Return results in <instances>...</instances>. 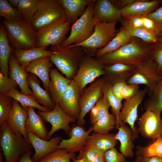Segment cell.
Wrapping results in <instances>:
<instances>
[{"label":"cell","instance_id":"cell-1","mask_svg":"<svg viewBox=\"0 0 162 162\" xmlns=\"http://www.w3.org/2000/svg\"><path fill=\"white\" fill-rule=\"evenodd\" d=\"M150 44L134 38L130 42L117 50L97 59L104 65L123 63L137 65L151 58Z\"/></svg>","mask_w":162,"mask_h":162},{"label":"cell","instance_id":"cell-2","mask_svg":"<svg viewBox=\"0 0 162 162\" xmlns=\"http://www.w3.org/2000/svg\"><path fill=\"white\" fill-rule=\"evenodd\" d=\"M52 54L49 56L52 63L62 74L70 80L76 75L85 53L80 46H51Z\"/></svg>","mask_w":162,"mask_h":162},{"label":"cell","instance_id":"cell-3","mask_svg":"<svg viewBox=\"0 0 162 162\" xmlns=\"http://www.w3.org/2000/svg\"><path fill=\"white\" fill-rule=\"evenodd\" d=\"M2 23L13 51L36 47V32L30 23L22 19L15 21L4 19Z\"/></svg>","mask_w":162,"mask_h":162},{"label":"cell","instance_id":"cell-4","mask_svg":"<svg viewBox=\"0 0 162 162\" xmlns=\"http://www.w3.org/2000/svg\"><path fill=\"white\" fill-rule=\"evenodd\" d=\"M0 126V151L2 152L5 162H17L22 154L33 147L21 133L13 132L7 122Z\"/></svg>","mask_w":162,"mask_h":162},{"label":"cell","instance_id":"cell-5","mask_svg":"<svg viewBox=\"0 0 162 162\" xmlns=\"http://www.w3.org/2000/svg\"><path fill=\"white\" fill-rule=\"evenodd\" d=\"M94 20L95 26L94 32L91 36L82 43L72 45L81 46L85 54L92 56L95 54L98 50L106 46L118 32L116 28L118 21L101 22L98 19Z\"/></svg>","mask_w":162,"mask_h":162},{"label":"cell","instance_id":"cell-6","mask_svg":"<svg viewBox=\"0 0 162 162\" xmlns=\"http://www.w3.org/2000/svg\"><path fill=\"white\" fill-rule=\"evenodd\" d=\"M65 16L60 0H39L38 11L30 23L37 32L55 24Z\"/></svg>","mask_w":162,"mask_h":162},{"label":"cell","instance_id":"cell-7","mask_svg":"<svg viewBox=\"0 0 162 162\" xmlns=\"http://www.w3.org/2000/svg\"><path fill=\"white\" fill-rule=\"evenodd\" d=\"M96 1L93 0L84 14L72 24L70 34L61 44L62 46L67 47L79 44L87 40L92 35L95 26L93 10Z\"/></svg>","mask_w":162,"mask_h":162},{"label":"cell","instance_id":"cell-8","mask_svg":"<svg viewBox=\"0 0 162 162\" xmlns=\"http://www.w3.org/2000/svg\"><path fill=\"white\" fill-rule=\"evenodd\" d=\"M71 24L66 16L55 24L36 32V47L61 45L66 39Z\"/></svg>","mask_w":162,"mask_h":162},{"label":"cell","instance_id":"cell-9","mask_svg":"<svg viewBox=\"0 0 162 162\" xmlns=\"http://www.w3.org/2000/svg\"><path fill=\"white\" fill-rule=\"evenodd\" d=\"M104 66L97 58L85 54L72 80L82 91L88 84L92 83L100 76L104 75Z\"/></svg>","mask_w":162,"mask_h":162},{"label":"cell","instance_id":"cell-10","mask_svg":"<svg viewBox=\"0 0 162 162\" xmlns=\"http://www.w3.org/2000/svg\"><path fill=\"white\" fill-rule=\"evenodd\" d=\"M148 90L147 87L138 92L134 96L125 100L123 104L118 117L119 126L128 124L133 132V140L134 141L138 137V127L135 123L138 119V108L144 98ZM120 127V126H119Z\"/></svg>","mask_w":162,"mask_h":162},{"label":"cell","instance_id":"cell-11","mask_svg":"<svg viewBox=\"0 0 162 162\" xmlns=\"http://www.w3.org/2000/svg\"><path fill=\"white\" fill-rule=\"evenodd\" d=\"M156 69L157 64L151 57L143 63L136 66L133 75L126 83L145 85L150 97L155 86L162 78L157 74Z\"/></svg>","mask_w":162,"mask_h":162},{"label":"cell","instance_id":"cell-12","mask_svg":"<svg viewBox=\"0 0 162 162\" xmlns=\"http://www.w3.org/2000/svg\"><path fill=\"white\" fill-rule=\"evenodd\" d=\"M105 81L103 77L99 78L82 90L79 101L80 112L77 125L83 126L86 124L85 116L103 95L102 88Z\"/></svg>","mask_w":162,"mask_h":162},{"label":"cell","instance_id":"cell-13","mask_svg":"<svg viewBox=\"0 0 162 162\" xmlns=\"http://www.w3.org/2000/svg\"><path fill=\"white\" fill-rule=\"evenodd\" d=\"M38 113L44 121L50 123L51 125V129L48 134V140L51 138L55 132L60 129L64 130L69 136L71 129L69 124L77 120L63 110L59 103L56 104L54 108L50 111L42 112L38 110Z\"/></svg>","mask_w":162,"mask_h":162},{"label":"cell","instance_id":"cell-14","mask_svg":"<svg viewBox=\"0 0 162 162\" xmlns=\"http://www.w3.org/2000/svg\"><path fill=\"white\" fill-rule=\"evenodd\" d=\"M139 133L154 141L162 136V118L154 112L146 111L137 122Z\"/></svg>","mask_w":162,"mask_h":162},{"label":"cell","instance_id":"cell-15","mask_svg":"<svg viewBox=\"0 0 162 162\" xmlns=\"http://www.w3.org/2000/svg\"><path fill=\"white\" fill-rule=\"evenodd\" d=\"M93 131L92 126L86 130L82 126L78 125L71 128L70 138L61 139L57 148L66 149L70 153L74 154L80 151L86 146L90 133Z\"/></svg>","mask_w":162,"mask_h":162},{"label":"cell","instance_id":"cell-16","mask_svg":"<svg viewBox=\"0 0 162 162\" xmlns=\"http://www.w3.org/2000/svg\"><path fill=\"white\" fill-rule=\"evenodd\" d=\"M82 92L74 80H71L59 103L61 108L67 114L77 119L80 112L79 101Z\"/></svg>","mask_w":162,"mask_h":162},{"label":"cell","instance_id":"cell-17","mask_svg":"<svg viewBox=\"0 0 162 162\" xmlns=\"http://www.w3.org/2000/svg\"><path fill=\"white\" fill-rule=\"evenodd\" d=\"M136 65L123 63L104 65L103 77L112 85L117 82H126L133 75Z\"/></svg>","mask_w":162,"mask_h":162},{"label":"cell","instance_id":"cell-18","mask_svg":"<svg viewBox=\"0 0 162 162\" xmlns=\"http://www.w3.org/2000/svg\"><path fill=\"white\" fill-rule=\"evenodd\" d=\"M30 142L34 148L35 153L31 157L34 162H37L48 154L55 151L60 142L61 138L55 136L49 140H42L33 133L28 132Z\"/></svg>","mask_w":162,"mask_h":162},{"label":"cell","instance_id":"cell-19","mask_svg":"<svg viewBox=\"0 0 162 162\" xmlns=\"http://www.w3.org/2000/svg\"><path fill=\"white\" fill-rule=\"evenodd\" d=\"M93 17L101 22L119 21L123 18L120 9L110 0H96L93 10Z\"/></svg>","mask_w":162,"mask_h":162},{"label":"cell","instance_id":"cell-20","mask_svg":"<svg viewBox=\"0 0 162 162\" xmlns=\"http://www.w3.org/2000/svg\"><path fill=\"white\" fill-rule=\"evenodd\" d=\"M28 118L27 110L21 106L19 102L14 99L13 108L7 122L13 132H20L28 142V132L25 128L26 121Z\"/></svg>","mask_w":162,"mask_h":162},{"label":"cell","instance_id":"cell-21","mask_svg":"<svg viewBox=\"0 0 162 162\" xmlns=\"http://www.w3.org/2000/svg\"><path fill=\"white\" fill-rule=\"evenodd\" d=\"M161 0H138L120 10L122 18L129 16L147 17L159 8Z\"/></svg>","mask_w":162,"mask_h":162},{"label":"cell","instance_id":"cell-22","mask_svg":"<svg viewBox=\"0 0 162 162\" xmlns=\"http://www.w3.org/2000/svg\"><path fill=\"white\" fill-rule=\"evenodd\" d=\"M49 76V91L51 99L55 104H59L71 80L63 76L55 68L50 69Z\"/></svg>","mask_w":162,"mask_h":162},{"label":"cell","instance_id":"cell-23","mask_svg":"<svg viewBox=\"0 0 162 162\" xmlns=\"http://www.w3.org/2000/svg\"><path fill=\"white\" fill-rule=\"evenodd\" d=\"M52 66L50 56H47L32 61L24 69L26 73H32L38 77L42 81L45 90L49 92V74Z\"/></svg>","mask_w":162,"mask_h":162},{"label":"cell","instance_id":"cell-24","mask_svg":"<svg viewBox=\"0 0 162 162\" xmlns=\"http://www.w3.org/2000/svg\"><path fill=\"white\" fill-rule=\"evenodd\" d=\"M9 76L14 80L20 87V92L28 95H33V92L29 88L27 80V74L24 68L18 62L13 53L9 60Z\"/></svg>","mask_w":162,"mask_h":162},{"label":"cell","instance_id":"cell-25","mask_svg":"<svg viewBox=\"0 0 162 162\" xmlns=\"http://www.w3.org/2000/svg\"><path fill=\"white\" fill-rule=\"evenodd\" d=\"M27 80L28 86L32 89L33 95L38 103L52 110L55 104L52 101L49 92L40 86V81L37 76L32 73H27Z\"/></svg>","mask_w":162,"mask_h":162},{"label":"cell","instance_id":"cell-26","mask_svg":"<svg viewBox=\"0 0 162 162\" xmlns=\"http://www.w3.org/2000/svg\"><path fill=\"white\" fill-rule=\"evenodd\" d=\"M27 111L28 118L25 128L27 132L32 133L42 140H48V132L42 117L36 113L34 107H28Z\"/></svg>","mask_w":162,"mask_h":162},{"label":"cell","instance_id":"cell-27","mask_svg":"<svg viewBox=\"0 0 162 162\" xmlns=\"http://www.w3.org/2000/svg\"><path fill=\"white\" fill-rule=\"evenodd\" d=\"M14 56L19 64L24 68L26 67L32 61L39 58L50 56L52 53L47 50L46 47H35L24 50L13 51Z\"/></svg>","mask_w":162,"mask_h":162},{"label":"cell","instance_id":"cell-28","mask_svg":"<svg viewBox=\"0 0 162 162\" xmlns=\"http://www.w3.org/2000/svg\"><path fill=\"white\" fill-rule=\"evenodd\" d=\"M13 52L2 22L0 25V73L6 76H9V60Z\"/></svg>","mask_w":162,"mask_h":162},{"label":"cell","instance_id":"cell-29","mask_svg":"<svg viewBox=\"0 0 162 162\" xmlns=\"http://www.w3.org/2000/svg\"><path fill=\"white\" fill-rule=\"evenodd\" d=\"M93 0H60L64 8L67 20L74 23L84 14Z\"/></svg>","mask_w":162,"mask_h":162},{"label":"cell","instance_id":"cell-30","mask_svg":"<svg viewBox=\"0 0 162 162\" xmlns=\"http://www.w3.org/2000/svg\"><path fill=\"white\" fill-rule=\"evenodd\" d=\"M134 38L132 37L122 26L112 39L104 47L98 50L95 54V58H99L107 53L115 51L130 42Z\"/></svg>","mask_w":162,"mask_h":162},{"label":"cell","instance_id":"cell-31","mask_svg":"<svg viewBox=\"0 0 162 162\" xmlns=\"http://www.w3.org/2000/svg\"><path fill=\"white\" fill-rule=\"evenodd\" d=\"M117 129L118 131L115 136L116 139L120 142L119 150L121 153L126 157H132L134 154L133 150L134 145L131 129L126 124L122 125Z\"/></svg>","mask_w":162,"mask_h":162},{"label":"cell","instance_id":"cell-32","mask_svg":"<svg viewBox=\"0 0 162 162\" xmlns=\"http://www.w3.org/2000/svg\"><path fill=\"white\" fill-rule=\"evenodd\" d=\"M118 141L114 134H100L94 132L87 139L86 146L94 147L105 152L115 147Z\"/></svg>","mask_w":162,"mask_h":162},{"label":"cell","instance_id":"cell-33","mask_svg":"<svg viewBox=\"0 0 162 162\" xmlns=\"http://www.w3.org/2000/svg\"><path fill=\"white\" fill-rule=\"evenodd\" d=\"M4 94L16 100L20 104L22 107L26 110L28 107H31L37 108L39 111L42 112H48L51 110L38 103L33 95L24 94L20 92L15 89H11Z\"/></svg>","mask_w":162,"mask_h":162},{"label":"cell","instance_id":"cell-34","mask_svg":"<svg viewBox=\"0 0 162 162\" xmlns=\"http://www.w3.org/2000/svg\"><path fill=\"white\" fill-rule=\"evenodd\" d=\"M145 111L149 110L160 116L162 111V78L155 86L152 94L145 101Z\"/></svg>","mask_w":162,"mask_h":162},{"label":"cell","instance_id":"cell-35","mask_svg":"<svg viewBox=\"0 0 162 162\" xmlns=\"http://www.w3.org/2000/svg\"><path fill=\"white\" fill-rule=\"evenodd\" d=\"M111 83L105 80L103 86L102 91L103 94H104L106 97L110 106L111 107L112 113L116 117L115 127L118 128L120 126L118 117L123 104L122 103V101L112 93L111 89Z\"/></svg>","mask_w":162,"mask_h":162},{"label":"cell","instance_id":"cell-36","mask_svg":"<svg viewBox=\"0 0 162 162\" xmlns=\"http://www.w3.org/2000/svg\"><path fill=\"white\" fill-rule=\"evenodd\" d=\"M39 0H20L17 8L21 19L31 23L38 9Z\"/></svg>","mask_w":162,"mask_h":162},{"label":"cell","instance_id":"cell-37","mask_svg":"<svg viewBox=\"0 0 162 162\" xmlns=\"http://www.w3.org/2000/svg\"><path fill=\"white\" fill-rule=\"evenodd\" d=\"M109 104L106 96L103 94L91 110L90 120L94 125L98 120L109 114Z\"/></svg>","mask_w":162,"mask_h":162},{"label":"cell","instance_id":"cell-38","mask_svg":"<svg viewBox=\"0 0 162 162\" xmlns=\"http://www.w3.org/2000/svg\"><path fill=\"white\" fill-rule=\"evenodd\" d=\"M126 30L132 37L139 38L143 42L149 44L155 43L158 40L159 36L149 31L144 27L134 28L122 23Z\"/></svg>","mask_w":162,"mask_h":162},{"label":"cell","instance_id":"cell-39","mask_svg":"<svg viewBox=\"0 0 162 162\" xmlns=\"http://www.w3.org/2000/svg\"><path fill=\"white\" fill-rule=\"evenodd\" d=\"M136 155L150 157L158 156L162 159V137H160L146 146L138 145Z\"/></svg>","mask_w":162,"mask_h":162},{"label":"cell","instance_id":"cell-40","mask_svg":"<svg viewBox=\"0 0 162 162\" xmlns=\"http://www.w3.org/2000/svg\"><path fill=\"white\" fill-rule=\"evenodd\" d=\"M104 152L91 146H86L80 151L76 159L83 162H105Z\"/></svg>","mask_w":162,"mask_h":162},{"label":"cell","instance_id":"cell-41","mask_svg":"<svg viewBox=\"0 0 162 162\" xmlns=\"http://www.w3.org/2000/svg\"><path fill=\"white\" fill-rule=\"evenodd\" d=\"M116 116L109 113L98 120L92 126L94 132L100 134H106L116 126Z\"/></svg>","mask_w":162,"mask_h":162},{"label":"cell","instance_id":"cell-42","mask_svg":"<svg viewBox=\"0 0 162 162\" xmlns=\"http://www.w3.org/2000/svg\"><path fill=\"white\" fill-rule=\"evenodd\" d=\"M74 154L69 153L66 149L57 148L37 162H71L70 160Z\"/></svg>","mask_w":162,"mask_h":162},{"label":"cell","instance_id":"cell-43","mask_svg":"<svg viewBox=\"0 0 162 162\" xmlns=\"http://www.w3.org/2000/svg\"><path fill=\"white\" fill-rule=\"evenodd\" d=\"M151 57L157 64L156 73L162 77V38L159 37L157 41L151 44Z\"/></svg>","mask_w":162,"mask_h":162},{"label":"cell","instance_id":"cell-44","mask_svg":"<svg viewBox=\"0 0 162 162\" xmlns=\"http://www.w3.org/2000/svg\"><path fill=\"white\" fill-rule=\"evenodd\" d=\"M0 16L9 21L21 19L17 8L12 7L7 0H0Z\"/></svg>","mask_w":162,"mask_h":162},{"label":"cell","instance_id":"cell-45","mask_svg":"<svg viewBox=\"0 0 162 162\" xmlns=\"http://www.w3.org/2000/svg\"><path fill=\"white\" fill-rule=\"evenodd\" d=\"M14 99L0 94V126L7 122L12 111Z\"/></svg>","mask_w":162,"mask_h":162},{"label":"cell","instance_id":"cell-46","mask_svg":"<svg viewBox=\"0 0 162 162\" xmlns=\"http://www.w3.org/2000/svg\"><path fill=\"white\" fill-rule=\"evenodd\" d=\"M18 86V84L14 80L0 73V94H4L12 89L17 90Z\"/></svg>","mask_w":162,"mask_h":162},{"label":"cell","instance_id":"cell-47","mask_svg":"<svg viewBox=\"0 0 162 162\" xmlns=\"http://www.w3.org/2000/svg\"><path fill=\"white\" fill-rule=\"evenodd\" d=\"M105 162H127L126 157L115 148L104 153Z\"/></svg>","mask_w":162,"mask_h":162},{"label":"cell","instance_id":"cell-48","mask_svg":"<svg viewBox=\"0 0 162 162\" xmlns=\"http://www.w3.org/2000/svg\"><path fill=\"white\" fill-rule=\"evenodd\" d=\"M140 86L135 84H128L125 83L121 90V95L123 99L126 100L132 97L140 90Z\"/></svg>","mask_w":162,"mask_h":162},{"label":"cell","instance_id":"cell-49","mask_svg":"<svg viewBox=\"0 0 162 162\" xmlns=\"http://www.w3.org/2000/svg\"><path fill=\"white\" fill-rule=\"evenodd\" d=\"M143 26L146 29L160 37V34L161 30L151 19L147 17H141Z\"/></svg>","mask_w":162,"mask_h":162},{"label":"cell","instance_id":"cell-50","mask_svg":"<svg viewBox=\"0 0 162 162\" xmlns=\"http://www.w3.org/2000/svg\"><path fill=\"white\" fill-rule=\"evenodd\" d=\"M147 17L152 20L162 30V0L161 6L148 14Z\"/></svg>","mask_w":162,"mask_h":162},{"label":"cell","instance_id":"cell-51","mask_svg":"<svg viewBox=\"0 0 162 162\" xmlns=\"http://www.w3.org/2000/svg\"><path fill=\"white\" fill-rule=\"evenodd\" d=\"M122 23L134 28L143 27L141 17L137 16H129L122 18Z\"/></svg>","mask_w":162,"mask_h":162},{"label":"cell","instance_id":"cell-52","mask_svg":"<svg viewBox=\"0 0 162 162\" xmlns=\"http://www.w3.org/2000/svg\"><path fill=\"white\" fill-rule=\"evenodd\" d=\"M126 82H120L112 85L111 90L113 94L122 102L123 99L121 95L122 88Z\"/></svg>","mask_w":162,"mask_h":162},{"label":"cell","instance_id":"cell-53","mask_svg":"<svg viewBox=\"0 0 162 162\" xmlns=\"http://www.w3.org/2000/svg\"><path fill=\"white\" fill-rule=\"evenodd\" d=\"M116 7L120 10L138 0H110Z\"/></svg>","mask_w":162,"mask_h":162},{"label":"cell","instance_id":"cell-54","mask_svg":"<svg viewBox=\"0 0 162 162\" xmlns=\"http://www.w3.org/2000/svg\"><path fill=\"white\" fill-rule=\"evenodd\" d=\"M134 162H162V159L158 156L148 157L136 156Z\"/></svg>","mask_w":162,"mask_h":162},{"label":"cell","instance_id":"cell-55","mask_svg":"<svg viewBox=\"0 0 162 162\" xmlns=\"http://www.w3.org/2000/svg\"><path fill=\"white\" fill-rule=\"evenodd\" d=\"M32 150L29 151L22 154L17 162H34L32 159L31 156Z\"/></svg>","mask_w":162,"mask_h":162},{"label":"cell","instance_id":"cell-56","mask_svg":"<svg viewBox=\"0 0 162 162\" xmlns=\"http://www.w3.org/2000/svg\"><path fill=\"white\" fill-rule=\"evenodd\" d=\"M20 0H9V3L14 8H17Z\"/></svg>","mask_w":162,"mask_h":162},{"label":"cell","instance_id":"cell-57","mask_svg":"<svg viewBox=\"0 0 162 162\" xmlns=\"http://www.w3.org/2000/svg\"><path fill=\"white\" fill-rule=\"evenodd\" d=\"M71 160H72V162H83L82 160L75 158L74 157V156L71 158Z\"/></svg>","mask_w":162,"mask_h":162},{"label":"cell","instance_id":"cell-58","mask_svg":"<svg viewBox=\"0 0 162 162\" xmlns=\"http://www.w3.org/2000/svg\"><path fill=\"white\" fill-rule=\"evenodd\" d=\"M3 155L2 152H0V162H3L2 160V157Z\"/></svg>","mask_w":162,"mask_h":162},{"label":"cell","instance_id":"cell-59","mask_svg":"<svg viewBox=\"0 0 162 162\" xmlns=\"http://www.w3.org/2000/svg\"><path fill=\"white\" fill-rule=\"evenodd\" d=\"M160 37L162 38V30L160 32Z\"/></svg>","mask_w":162,"mask_h":162},{"label":"cell","instance_id":"cell-60","mask_svg":"<svg viewBox=\"0 0 162 162\" xmlns=\"http://www.w3.org/2000/svg\"><path fill=\"white\" fill-rule=\"evenodd\" d=\"M161 137H162V136H161Z\"/></svg>","mask_w":162,"mask_h":162}]
</instances>
